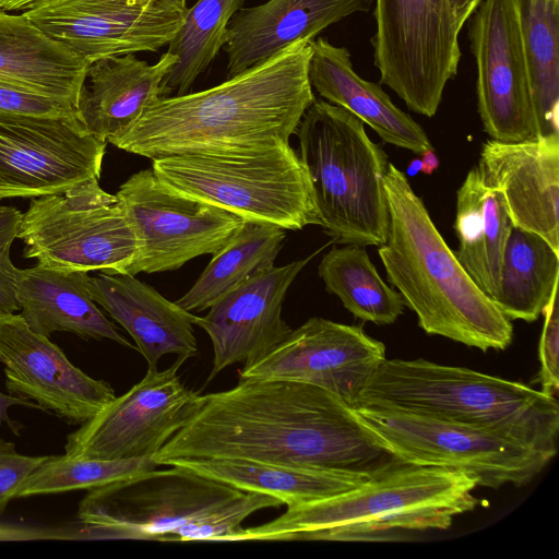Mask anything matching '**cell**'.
Here are the masks:
<instances>
[{
    "label": "cell",
    "mask_w": 559,
    "mask_h": 559,
    "mask_svg": "<svg viewBox=\"0 0 559 559\" xmlns=\"http://www.w3.org/2000/svg\"><path fill=\"white\" fill-rule=\"evenodd\" d=\"M202 403L153 456L242 460L378 474L399 463L369 433L353 407L312 384L243 379Z\"/></svg>",
    "instance_id": "cell-1"
},
{
    "label": "cell",
    "mask_w": 559,
    "mask_h": 559,
    "mask_svg": "<svg viewBox=\"0 0 559 559\" xmlns=\"http://www.w3.org/2000/svg\"><path fill=\"white\" fill-rule=\"evenodd\" d=\"M310 40H300L211 88L158 97L107 143L151 159L252 152L289 143L316 100Z\"/></svg>",
    "instance_id": "cell-2"
},
{
    "label": "cell",
    "mask_w": 559,
    "mask_h": 559,
    "mask_svg": "<svg viewBox=\"0 0 559 559\" xmlns=\"http://www.w3.org/2000/svg\"><path fill=\"white\" fill-rule=\"evenodd\" d=\"M383 186L389 229L378 254L418 325L483 352L509 347L511 320L460 264L406 175L389 163Z\"/></svg>",
    "instance_id": "cell-3"
},
{
    "label": "cell",
    "mask_w": 559,
    "mask_h": 559,
    "mask_svg": "<svg viewBox=\"0 0 559 559\" xmlns=\"http://www.w3.org/2000/svg\"><path fill=\"white\" fill-rule=\"evenodd\" d=\"M477 478L464 472L399 463L344 493L287 507L278 518L241 528L230 542H392L403 533L448 530L474 510Z\"/></svg>",
    "instance_id": "cell-4"
},
{
    "label": "cell",
    "mask_w": 559,
    "mask_h": 559,
    "mask_svg": "<svg viewBox=\"0 0 559 559\" xmlns=\"http://www.w3.org/2000/svg\"><path fill=\"white\" fill-rule=\"evenodd\" d=\"M355 406L396 409L485 429L551 457L557 453L559 404L524 383L423 358H385Z\"/></svg>",
    "instance_id": "cell-5"
},
{
    "label": "cell",
    "mask_w": 559,
    "mask_h": 559,
    "mask_svg": "<svg viewBox=\"0 0 559 559\" xmlns=\"http://www.w3.org/2000/svg\"><path fill=\"white\" fill-rule=\"evenodd\" d=\"M325 235L340 245L381 246L389 229L385 152L348 110L314 100L296 130Z\"/></svg>",
    "instance_id": "cell-6"
},
{
    "label": "cell",
    "mask_w": 559,
    "mask_h": 559,
    "mask_svg": "<svg viewBox=\"0 0 559 559\" xmlns=\"http://www.w3.org/2000/svg\"><path fill=\"white\" fill-rule=\"evenodd\" d=\"M162 182L245 221L300 230L320 225L308 171L289 143L252 152L189 153L152 159Z\"/></svg>",
    "instance_id": "cell-7"
},
{
    "label": "cell",
    "mask_w": 559,
    "mask_h": 559,
    "mask_svg": "<svg viewBox=\"0 0 559 559\" xmlns=\"http://www.w3.org/2000/svg\"><path fill=\"white\" fill-rule=\"evenodd\" d=\"M378 443L403 463L467 473L498 489L532 481L551 456L485 429L396 409L354 406Z\"/></svg>",
    "instance_id": "cell-8"
},
{
    "label": "cell",
    "mask_w": 559,
    "mask_h": 559,
    "mask_svg": "<svg viewBox=\"0 0 559 559\" xmlns=\"http://www.w3.org/2000/svg\"><path fill=\"white\" fill-rule=\"evenodd\" d=\"M98 181L32 199L16 233L26 259L58 270L124 273L138 239L116 195Z\"/></svg>",
    "instance_id": "cell-9"
},
{
    "label": "cell",
    "mask_w": 559,
    "mask_h": 559,
    "mask_svg": "<svg viewBox=\"0 0 559 559\" xmlns=\"http://www.w3.org/2000/svg\"><path fill=\"white\" fill-rule=\"evenodd\" d=\"M167 466L88 490L79 504L78 540L169 542L180 525L245 492L187 467Z\"/></svg>",
    "instance_id": "cell-10"
},
{
    "label": "cell",
    "mask_w": 559,
    "mask_h": 559,
    "mask_svg": "<svg viewBox=\"0 0 559 559\" xmlns=\"http://www.w3.org/2000/svg\"><path fill=\"white\" fill-rule=\"evenodd\" d=\"M371 38L379 84L414 112L433 117L461 60L450 0H376Z\"/></svg>",
    "instance_id": "cell-11"
},
{
    "label": "cell",
    "mask_w": 559,
    "mask_h": 559,
    "mask_svg": "<svg viewBox=\"0 0 559 559\" xmlns=\"http://www.w3.org/2000/svg\"><path fill=\"white\" fill-rule=\"evenodd\" d=\"M135 233L139 250L123 274L174 271L219 253L245 219L168 187L152 168L140 170L115 194Z\"/></svg>",
    "instance_id": "cell-12"
},
{
    "label": "cell",
    "mask_w": 559,
    "mask_h": 559,
    "mask_svg": "<svg viewBox=\"0 0 559 559\" xmlns=\"http://www.w3.org/2000/svg\"><path fill=\"white\" fill-rule=\"evenodd\" d=\"M188 10L187 0H38L20 13L91 64L169 45Z\"/></svg>",
    "instance_id": "cell-13"
},
{
    "label": "cell",
    "mask_w": 559,
    "mask_h": 559,
    "mask_svg": "<svg viewBox=\"0 0 559 559\" xmlns=\"http://www.w3.org/2000/svg\"><path fill=\"white\" fill-rule=\"evenodd\" d=\"M107 142L79 115H0V200L35 199L99 180Z\"/></svg>",
    "instance_id": "cell-14"
},
{
    "label": "cell",
    "mask_w": 559,
    "mask_h": 559,
    "mask_svg": "<svg viewBox=\"0 0 559 559\" xmlns=\"http://www.w3.org/2000/svg\"><path fill=\"white\" fill-rule=\"evenodd\" d=\"M177 358L165 370H148L128 392L67 436L64 453L74 459L129 460L154 456L202 403L178 371Z\"/></svg>",
    "instance_id": "cell-15"
},
{
    "label": "cell",
    "mask_w": 559,
    "mask_h": 559,
    "mask_svg": "<svg viewBox=\"0 0 559 559\" xmlns=\"http://www.w3.org/2000/svg\"><path fill=\"white\" fill-rule=\"evenodd\" d=\"M468 21L484 131L501 142L539 138L513 1L481 0Z\"/></svg>",
    "instance_id": "cell-16"
},
{
    "label": "cell",
    "mask_w": 559,
    "mask_h": 559,
    "mask_svg": "<svg viewBox=\"0 0 559 559\" xmlns=\"http://www.w3.org/2000/svg\"><path fill=\"white\" fill-rule=\"evenodd\" d=\"M385 345L361 325L310 318L274 350L245 366L239 380L274 379L322 388L352 407L366 382L385 359Z\"/></svg>",
    "instance_id": "cell-17"
},
{
    "label": "cell",
    "mask_w": 559,
    "mask_h": 559,
    "mask_svg": "<svg viewBox=\"0 0 559 559\" xmlns=\"http://www.w3.org/2000/svg\"><path fill=\"white\" fill-rule=\"evenodd\" d=\"M0 362L10 394L33 401L71 425L84 424L116 397L108 382L73 365L20 313L0 318Z\"/></svg>",
    "instance_id": "cell-18"
},
{
    "label": "cell",
    "mask_w": 559,
    "mask_h": 559,
    "mask_svg": "<svg viewBox=\"0 0 559 559\" xmlns=\"http://www.w3.org/2000/svg\"><path fill=\"white\" fill-rule=\"evenodd\" d=\"M316 253L251 277L218 298L204 317H197L195 324L213 346L207 381L230 365L260 360L289 336L293 329L282 318L285 296Z\"/></svg>",
    "instance_id": "cell-19"
},
{
    "label": "cell",
    "mask_w": 559,
    "mask_h": 559,
    "mask_svg": "<svg viewBox=\"0 0 559 559\" xmlns=\"http://www.w3.org/2000/svg\"><path fill=\"white\" fill-rule=\"evenodd\" d=\"M498 192L514 227L543 237L559 252V134L521 142L486 141L476 167Z\"/></svg>",
    "instance_id": "cell-20"
},
{
    "label": "cell",
    "mask_w": 559,
    "mask_h": 559,
    "mask_svg": "<svg viewBox=\"0 0 559 559\" xmlns=\"http://www.w3.org/2000/svg\"><path fill=\"white\" fill-rule=\"evenodd\" d=\"M372 0H267L241 8L231 19L225 41L227 78L259 64L300 40L313 41L326 27Z\"/></svg>",
    "instance_id": "cell-21"
},
{
    "label": "cell",
    "mask_w": 559,
    "mask_h": 559,
    "mask_svg": "<svg viewBox=\"0 0 559 559\" xmlns=\"http://www.w3.org/2000/svg\"><path fill=\"white\" fill-rule=\"evenodd\" d=\"M93 300L133 338L148 370L174 354L187 360L198 354L197 316L162 296L131 274L100 273L90 278Z\"/></svg>",
    "instance_id": "cell-22"
},
{
    "label": "cell",
    "mask_w": 559,
    "mask_h": 559,
    "mask_svg": "<svg viewBox=\"0 0 559 559\" xmlns=\"http://www.w3.org/2000/svg\"><path fill=\"white\" fill-rule=\"evenodd\" d=\"M309 79L326 102L370 127L388 144L421 155L433 146L421 126L400 109L380 84L359 76L347 48L319 37L311 43Z\"/></svg>",
    "instance_id": "cell-23"
},
{
    "label": "cell",
    "mask_w": 559,
    "mask_h": 559,
    "mask_svg": "<svg viewBox=\"0 0 559 559\" xmlns=\"http://www.w3.org/2000/svg\"><path fill=\"white\" fill-rule=\"evenodd\" d=\"M176 62L177 56L166 51L154 64L135 53L91 63L76 104L87 131L106 142L124 131L160 97L163 82Z\"/></svg>",
    "instance_id": "cell-24"
},
{
    "label": "cell",
    "mask_w": 559,
    "mask_h": 559,
    "mask_svg": "<svg viewBox=\"0 0 559 559\" xmlns=\"http://www.w3.org/2000/svg\"><path fill=\"white\" fill-rule=\"evenodd\" d=\"M90 278L85 271L39 264L19 269L16 298L21 317L33 331L47 337L69 332L84 340H110L136 349L93 300Z\"/></svg>",
    "instance_id": "cell-25"
},
{
    "label": "cell",
    "mask_w": 559,
    "mask_h": 559,
    "mask_svg": "<svg viewBox=\"0 0 559 559\" xmlns=\"http://www.w3.org/2000/svg\"><path fill=\"white\" fill-rule=\"evenodd\" d=\"M88 67L23 14L0 9V83L76 105Z\"/></svg>",
    "instance_id": "cell-26"
},
{
    "label": "cell",
    "mask_w": 559,
    "mask_h": 559,
    "mask_svg": "<svg viewBox=\"0 0 559 559\" xmlns=\"http://www.w3.org/2000/svg\"><path fill=\"white\" fill-rule=\"evenodd\" d=\"M173 464L187 467L241 491L272 496L286 507L344 493L377 475L340 468L242 460L176 459L165 465Z\"/></svg>",
    "instance_id": "cell-27"
},
{
    "label": "cell",
    "mask_w": 559,
    "mask_h": 559,
    "mask_svg": "<svg viewBox=\"0 0 559 559\" xmlns=\"http://www.w3.org/2000/svg\"><path fill=\"white\" fill-rule=\"evenodd\" d=\"M513 225L501 195L480 181L473 167L456 192L454 252L463 269L491 299L500 276L501 261Z\"/></svg>",
    "instance_id": "cell-28"
},
{
    "label": "cell",
    "mask_w": 559,
    "mask_h": 559,
    "mask_svg": "<svg viewBox=\"0 0 559 559\" xmlns=\"http://www.w3.org/2000/svg\"><path fill=\"white\" fill-rule=\"evenodd\" d=\"M559 281V252L539 235L512 227L492 301L510 320L534 322Z\"/></svg>",
    "instance_id": "cell-29"
},
{
    "label": "cell",
    "mask_w": 559,
    "mask_h": 559,
    "mask_svg": "<svg viewBox=\"0 0 559 559\" xmlns=\"http://www.w3.org/2000/svg\"><path fill=\"white\" fill-rule=\"evenodd\" d=\"M285 230L273 224L245 221L177 305L189 312L203 311L231 289L273 267L286 238Z\"/></svg>",
    "instance_id": "cell-30"
},
{
    "label": "cell",
    "mask_w": 559,
    "mask_h": 559,
    "mask_svg": "<svg viewBox=\"0 0 559 559\" xmlns=\"http://www.w3.org/2000/svg\"><path fill=\"white\" fill-rule=\"evenodd\" d=\"M539 136L559 134V0H512Z\"/></svg>",
    "instance_id": "cell-31"
},
{
    "label": "cell",
    "mask_w": 559,
    "mask_h": 559,
    "mask_svg": "<svg viewBox=\"0 0 559 559\" xmlns=\"http://www.w3.org/2000/svg\"><path fill=\"white\" fill-rule=\"evenodd\" d=\"M365 248L333 247L319 263V276L326 292L355 318L377 325L392 324L403 314V299L381 278Z\"/></svg>",
    "instance_id": "cell-32"
},
{
    "label": "cell",
    "mask_w": 559,
    "mask_h": 559,
    "mask_svg": "<svg viewBox=\"0 0 559 559\" xmlns=\"http://www.w3.org/2000/svg\"><path fill=\"white\" fill-rule=\"evenodd\" d=\"M245 0H198L168 45L177 62L165 78L160 97L188 93L225 45L228 25Z\"/></svg>",
    "instance_id": "cell-33"
},
{
    "label": "cell",
    "mask_w": 559,
    "mask_h": 559,
    "mask_svg": "<svg viewBox=\"0 0 559 559\" xmlns=\"http://www.w3.org/2000/svg\"><path fill=\"white\" fill-rule=\"evenodd\" d=\"M153 456L129 460L74 459L49 455L22 484L16 498L92 490L156 468Z\"/></svg>",
    "instance_id": "cell-34"
},
{
    "label": "cell",
    "mask_w": 559,
    "mask_h": 559,
    "mask_svg": "<svg viewBox=\"0 0 559 559\" xmlns=\"http://www.w3.org/2000/svg\"><path fill=\"white\" fill-rule=\"evenodd\" d=\"M282 504L272 496L245 491L223 508L180 525L170 534L169 542H230L249 515Z\"/></svg>",
    "instance_id": "cell-35"
},
{
    "label": "cell",
    "mask_w": 559,
    "mask_h": 559,
    "mask_svg": "<svg viewBox=\"0 0 559 559\" xmlns=\"http://www.w3.org/2000/svg\"><path fill=\"white\" fill-rule=\"evenodd\" d=\"M76 114V105L69 99L0 83V115L68 117Z\"/></svg>",
    "instance_id": "cell-36"
},
{
    "label": "cell",
    "mask_w": 559,
    "mask_h": 559,
    "mask_svg": "<svg viewBox=\"0 0 559 559\" xmlns=\"http://www.w3.org/2000/svg\"><path fill=\"white\" fill-rule=\"evenodd\" d=\"M545 317L538 346L540 362L538 381L543 392L555 396L559 388V306L558 288L545 307Z\"/></svg>",
    "instance_id": "cell-37"
},
{
    "label": "cell",
    "mask_w": 559,
    "mask_h": 559,
    "mask_svg": "<svg viewBox=\"0 0 559 559\" xmlns=\"http://www.w3.org/2000/svg\"><path fill=\"white\" fill-rule=\"evenodd\" d=\"M49 455H26L16 451L15 444L0 439V515L9 502L16 498L25 479Z\"/></svg>",
    "instance_id": "cell-38"
},
{
    "label": "cell",
    "mask_w": 559,
    "mask_h": 559,
    "mask_svg": "<svg viewBox=\"0 0 559 559\" xmlns=\"http://www.w3.org/2000/svg\"><path fill=\"white\" fill-rule=\"evenodd\" d=\"M78 526L37 527L0 523V542H28L44 539L76 540Z\"/></svg>",
    "instance_id": "cell-39"
},
{
    "label": "cell",
    "mask_w": 559,
    "mask_h": 559,
    "mask_svg": "<svg viewBox=\"0 0 559 559\" xmlns=\"http://www.w3.org/2000/svg\"><path fill=\"white\" fill-rule=\"evenodd\" d=\"M11 246L0 248V318L20 310L16 298L17 267L11 260Z\"/></svg>",
    "instance_id": "cell-40"
},
{
    "label": "cell",
    "mask_w": 559,
    "mask_h": 559,
    "mask_svg": "<svg viewBox=\"0 0 559 559\" xmlns=\"http://www.w3.org/2000/svg\"><path fill=\"white\" fill-rule=\"evenodd\" d=\"M21 217L22 212L16 207L3 205L0 209V248L12 245Z\"/></svg>",
    "instance_id": "cell-41"
},
{
    "label": "cell",
    "mask_w": 559,
    "mask_h": 559,
    "mask_svg": "<svg viewBox=\"0 0 559 559\" xmlns=\"http://www.w3.org/2000/svg\"><path fill=\"white\" fill-rule=\"evenodd\" d=\"M15 405L29 406L36 408L37 406L35 403L29 402L25 399L12 395L10 393L5 394L0 391V425L7 424L13 433L20 435L22 425L19 421L11 419L8 413L9 408Z\"/></svg>",
    "instance_id": "cell-42"
},
{
    "label": "cell",
    "mask_w": 559,
    "mask_h": 559,
    "mask_svg": "<svg viewBox=\"0 0 559 559\" xmlns=\"http://www.w3.org/2000/svg\"><path fill=\"white\" fill-rule=\"evenodd\" d=\"M457 29L461 32L481 0H450Z\"/></svg>",
    "instance_id": "cell-43"
},
{
    "label": "cell",
    "mask_w": 559,
    "mask_h": 559,
    "mask_svg": "<svg viewBox=\"0 0 559 559\" xmlns=\"http://www.w3.org/2000/svg\"><path fill=\"white\" fill-rule=\"evenodd\" d=\"M421 171L430 175L439 167V159L433 150H428L421 154Z\"/></svg>",
    "instance_id": "cell-44"
},
{
    "label": "cell",
    "mask_w": 559,
    "mask_h": 559,
    "mask_svg": "<svg viewBox=\"0 0 559 559\" xmlns=\"http://www.w3.org/2000/svg\"><path fill=\"white\" fill-rule=\"evenodd\" d=\"M419 171H421V160L420 158L413 159L407 167V175L415 176Z\"/></svg>",
    "instance_id": "cell-45"
},
{
    "label": "cell",
    "mask_w": 559,
    "mask_h": 559,
    "mask_svg": "<svg viewBox=\"0 0 559 559\" xmlns=\"http://www.w3.org/2000/svg\"><path fill=\"white\" fill-rule=\"evenodd\" d=\"M3 205H0V209L2 207Z\"/></svg>",
    "instance_id": "cell-46"
}]
</instances>
